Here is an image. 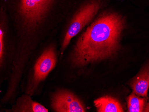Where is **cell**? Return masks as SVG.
<instances>
[{"label":"cell","instance_id":"obj_1","mask_svg":"<svg viewBox=\"0 0 149 112\" xmlns=\"http://www.w3.org/2000/svg\"><path fill=\"white\" fill-rule=\"evenodd\" d=\"M124 27V19L120 15L113 12L100 15L76 43L72 56L74 65L83 66L113 56Z\"/></svg>","mask_w":149,"mask_h":112},{"label":"cell","instance_id":"obj_2","mask_svg":"<svg viewBox=\"0 0 149 112\" xmlns=\"http://www.w3.org/2000/svg\"><path fill=\"white\" fill-rule=\"evenodd\" d=\"M72 4V0H0L15 19L20 44L24 46L36 41L48 21L65 13Z\"/></svg>","mask_w":149,"mask_h":112},{"label":"cell","instance_id":"obj_3","mask_svg":"<svg viewBox=\"0 0 149 112\" xmlns=\"http://www.w3.org/2000/svg\"><path fill=\"white\" fill-rule=\"evenodd\" d=\"M74 14L64 35L61 45L63 52L76 36L97 14L102 7L101 0H85Z\"/></svg>","mask_w":149,"mask_h":112},{"label":"cell","instance_id":"obj_4","mask_svg":"<svg viewBox=\"0 0 149 112\" xmlns=\"http://www.w3.org/2000/svg\"><path fill=\"white\" fill-rule=\"evenodd\" d=\"M52 107L57 112H84L85 107L82 102L73 93L61 90L54 95Z\"/></svg>","mask_w":149,"mask_h":112},{"label":"cell","instance_id":"obj_5","mask_svg":"<svg viewBox=\"0 0 149 112\" xmlns=\"http://www.w3.org/2000/svg\"><path fill=\"white\" fill-rule=\"evenodd\" d=\"M56 64V56L53 45L48 47L39 57L35 66L33 81L38 84L45 80Z\"/></svg>","mask_w":149,"mask_h":112},{"label":"cell","instance_id":"obj_6","mask_svg":"<svg viewBox=\"0 0 149 112\" xmlns=\"http://www.w3.org/2000/svg\"><path fill=\"white\" fill-rule=\"evenodd\" d=\"M130 86L135 94L139 97H147L149 87V63L134 78Z\"/></svg>","mask_w":149,"mask_h":112},{"label":"cell","instance_id":"obj_7","mask_svg":"<svg viewBox=\"0 0 149 112\" xmlns=\"http://www.w3.org/2000/svg\"><path fill=\"white\" fill-rule=\"evenodd\" d=\"M98 112H123V107L119 102L110 96H104L94 102Z\"/></svg>","mask_w":149,"mask_h":112},{"label":"cell","instance_id":"obj_8","mask_svg":"<svg viewBox=\"0 0 149 112\" xmlns=\"http://www.w3.org/2000/svg\"><path fill=\"white\" fill-rule=\"evenodd\" d=\"M21 101L17 107L18 112H48V109L43 105L36 102H33L29 97L24 96Z\"/></svg>","mask_w":149,"mask_h":112},{"label":"cell","instance_id":"obj_9","mask_svg":"<svg viewBox=\"0 0 149 112\" xmlns=\"http://www.w3.org/2000/svg\"><path fill=\"white\" fill-rule=\"evenodd\" d=\"M147 97H139L133 92L127 98L128 112H144L147 103Z\"/></svg>","mask_w":149,"mask_h":112},{"label":"cell","instance_id":"obj_10","mask_svg":"<svg viewBox=\"0 0 149 112\" xmlns=\"http://www.w3.org/2000/svg\"><path fill=\"white\" fill-rule=\"evenodd\" d=\"M144 112H149V101H148V102L146 104Z\"/></svg>","mask_w":149,"mask_h":112}]
</instances>
